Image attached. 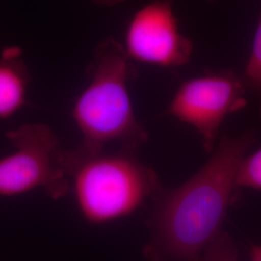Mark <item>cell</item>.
Returning a JSON list of instances; mask_svg holds the SVG:
<instances>
[{
	"label": "cell",
	"instance_id": "cell-1",
	"mask_svg": "<svg viewBox=\"0 0 261 261\" xmlns=\"http://www.w3.org/2000/svg\"><path fill=\"white\" fill-rule=\"evenodd\" d=\"M255 141L254 130L225 135L193 177L159 191L146 222L150 240L143 249L145 260L199 261L206 246L223 231L236 200L238 168Z\"/></svg>",
	"mask_w": 261,
	"mask_h": 261
},
{
	"label": "cell",
	"instance_id": "cell-7",
	"mask_svg": "<svg viewBox=\"0 0 261 261\" xmlns=\"http://www.w3.org/2000/svg\"><path fill=\"white\" fill-rule=\"evenodd\" d=\"M30 75L19 47L0 56V119H7L27 105Z\"/></svg>",
	"mask_w": 261,
	"mask_h": 261
},
{
	"label": "cell",
	"instance_id": "cell-6",
	"mask_svg": "<svg viewBox=\"0 0 261 261\" xmlns=\"http://www.w3.org/2000/svg\"><path fill=\"white\" fill-rule=\"evenodd\" d=\"M130 60L164 68L187 64L193 43L181 33L170 0H155L135 13L123 46Z\"/></svg>",
	"mask_w": 261,
	"mask_h": 261
},
{
	"label": "cell",
	"instance_id": "cell-8",
	"mask_svg": "<svg viewBox=\"0 0 261 261\" xmlns=\"http://www.w3.org/2000/svg\"><path fill=\"white\" fill-rule=\"evenodd\" d=\"M240 79L247 91H252L257 99L261 117V12L252 41L251 55Z\"/></svg>",
	"mask_w": 261,
	"mask_h": 261
},
{
	"label": "cell",
	"instance_id": "cell-5",
	"mask_svg": "<svg viewBox=\"0 0 261 261\" xmlns=\"http://www.w3.org/2000/svg\"><path fill=\"white\" fill-rule=\"evenodd\" d=\"M246 93L240 76L231 71L196 76L180 85L167 114L194 127L211 154L226 116L247 106Z\"/></svg>",
	"mask_w": 261,
	"mask_h": 261
},
{
	"label": "cell",
	"instance_id": "cell-10",
	"mask_svg": "<svg viewBox=\"0 0 261 261\" xmlns=\"http://www.w3.org/2000/svg\"><path fill=\"white\" fill-rule=\"evenodd\" d=\"M236 187L261 190V149L244 158L237 171Z\"/></svg>",
	"mask_w": 261,
	"mask_h": 261
},
{
	"label": "cell",
	"instance_id": "cell-2",
	"mask_svg": "<svg viewBox=\"0 0 261 261\" xmlns=\"http://www.w3.org/2000/svg\"><path fill=\"white\" fill-rule=\"evenodd\" d=\"M130 61L123 45L114 38L103 40L96 47L89 66V84L72 110V117L83 135L80 151L101 152L112 142L138 151L148 140L130 100L128 84L136 76Z\"/></svg>",
	"mask_w": 261,
	"mask_h": 261
},
{
	"label": "cell",
	"instance_id": "cell-9",
	"mask_svg": "<svg viewBox=\"0 0 261 261\" xmlns=\"http://www.w3.org/2000/svg\"><path fill=\"white\" fill-rule=\"evenodd\" d=\"M199 261H239V253L232 236L223 230L206 246Z\"/></svg>",
	"mask_w": 261,
	"mask_h": 261
},
{
	"label": "cell",
	"instance_id": "cell-4",
	"mask_svg": "<svg viewBox=\"0 0 261 261\" xmlns=\"http://www.w3.org/2000/svg\"><path fill=\"white\" fill-rule=\"evenodd\" d=\"M6 137L16 151L0 159V196L42 189L54 199L70 194V150L45 124H24Z\"/></svg>",
	"mask_w": 261,
	"mask_h": 261
},
{
	"label": "cell",
	"instance_id": "cell-3",
	"mask_svg": "<svg viewBox=\"0 0 261 261\" xmlns=\"http://www.w3.org/2000/svg\"><path fill=\"white\" fill-rule=\"evenodd\" d=\"M70 183L81 214L93 224L130 216L164 187L136 150L124 148L113 153L70 150Z\"/></svg>",
	"mask_w": 261,
	"mask_h": 261
},
{
	"label": "cell",
	"instance_id": "cell-11",
	"mask_svg": "<svg viewBox=\"0 0 261 261\" xmlns=\"http://www.w3.org/2000/svg\"><path fill=\"white\" fill-rule=\"evenodd\" d=\"M250 257L252 261H261V244H253L250 245Z\"/></svg>",
	"mask_w": 261,
	"mask_h": 261
},
{
	"label": "cell",
	"instance_id": "cell-12",
	"mask_svg": "<svg viewBox=\"0 0 261 261\" xmlns=\"http://www.w3.org/2000/svg\"><path fill=\"white\" fill-rule=\"evenodd\" d=\"M95 4L99 6H106V7H113L119 5L126 0H92Z\"/></svg>",
	"mask_w": 261,
	"mask_h": 261
}]
</instances>
